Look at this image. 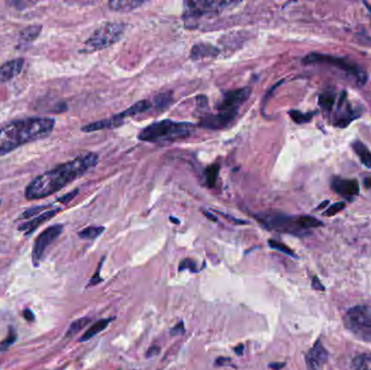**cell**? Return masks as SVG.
<instances>
[{
    "label": "cell",
    "mask_w": 371,
    "mask_h": 370,
    "mask_svg": "<svg viewBox=\"0 0 371 370\" xmlns=\"http://www.w3.org/2000/svg\"><path fill=\"white\" fill-rule=\"evenodd\" d=\"M113 320H114V317L107 318V319H101V320L96 321L95 324L88 328L85 334H84L81 336V338H79L78 341L79 342H85V341H88V340L92 339L93 336H96L97 335H99L100 332H102L103 330L106 329L110 322L113 321Z\"/></svg>",
    "instance_id": "ffe728a7"
},
{
    "label": "cell",
    "mask_w": 371,
    "mask_h": 370,
    "mask_svg": "<svg viewBox=\"0 0 371 370\" xmlns=\"http://www.w3.org/2000/svg\"><path fill=\"white\" fill-rule=\"evenodd\" d=\"M328 360V352L320 341H317L305 356L307 370H321Z\"/></svg>",
    "instance_id": "4fadbf2b"
},
{
    "label": "cell",
    "mask_w": 371,
    "mask_h": 370,
    "mask_svg": "<svg viewBox=\"0 0 371 370\" xmlns=\"http://www.w3.org/2000/svg\"><path fill=\"white\" fill-rule=\"evenodd\" d=\"M332 189L336 194L344 196L347 199H353L359 194L358 182L354 179H342V178H335L332 181Z\"/></svg>",
    "instance_id": "2e32d148"
},
{
    "label": "cell",
    "mask_w": 371,
    "mask_h": 370,
    "mask_svg": "<svg viewBox=\"0 0 371 370\" xmlns=\"http://www.w3.org/2000/svg\"><path fill=\"white\" fill-rule=\"evenodd\" d=\"M237 111H219L217 114H210L201 120L199 126L206 129H224L236 120Z\"/></svg>",
    "instance_id": "7c38bea8"
},
{
    "label": "cell",
    "mask_w": 371,
    "mask_h": 370,
    "mask_svg": "<svg viewBox=\"0 0 371 370\" xmlns=\"http://www.w3.org/2000/svg\"><path fill=\"white\" fill-rule=\"evenodd\" d=\"M1 203H2V200H1V199H0V205H1Z\"/></svg>",
    "instance_id": "f6af8a7d"
},
{
    "label": "cell",
    "mask_w": 371,
    "mask_h": 370,
    "mask_svg": "<svg viewBox=\"0 0 371 370\" xmlns=\"http://www.w3.org/2000/svg\"><path fill=\"white\" fill-rule=\"evenodd\" d=\"M236 2L228 1H188L185 3L184 20L186 25H194L196 20L208 13L220 11L225 7H229Z\"/></svg>",
    "instance_id": "ba28073f"
},
{
    "label": "cell",
    "mask_w": 371,
    "mask_h": 370,
    "mask_svg": "<svg viewBox=\"0 0 371 370\" xmlns=\"http://www.w3.org/2000/svg\"><path fill=\"white\" fill-rule=\"evenodd\" d=\"M17 339V334L15 332V330L12 329V328H10V330H9V335L7 336L6 340H3L1 342V344H0V351H4L7 350L9 346L12 345L13 343H15V341Z\"/></svg>",
    "instance_id": "1f68e13d"
},
{
    "label": "cell",
    "mask_w": 371,
    "mask_h": 370,
    "mask_svg": "<svg viewBox=\"0 0 371 370\" xmlns=\"http://www.w3.org/2000/svg\"><path fill=\"white\" fill-rule=\"evenodd\" d=\"M366 6H367V8H368V11H369V13H370V15H371V6H369L368 3H366Z\"/></svg>",
    "instance_id": "ee69618b"
},
{
    "label": "cell",
    "mask_w": 371,
    "mask_h": 370,
    "mask_svg": "<svg viewBox=\"0 0 371 370\" xmlns=\"http://www.w3.org/2000/svg\"><path fill=\"white\" fill-rule=\"evenodd\" d=\"M125 25L119 22H107L98 27L85 41L82 53H95L116 44L124 34Z\"/></svg>",
    "instance_id": "277c9868"
},
{
    "label": "cell",
    "mask_w": 371,
    "mask_h": 370,
    "mask_svg": "<svg viewBox=\"0 0 371 370\" xmlns=\"http://www.w3.org/2000/svg\"><path fill=\"white\" fill-rule=\"evenodd\" d=\"M219 54V50L215 46L210 44H196L190 51V58L192 60H201L208 58H216Z\"/></svg>",
    "instance_id": "e0dca14e"
},
{
    "label": "cell",
    "mask_w": 371,
    "mask_h": 370,
    "mask_svg": "<svg viewBox=\"0 0 371 370\" xmlns=\"http://www.w3.org/2000/svg\"><path fill=\"white\" fill-rule=\"evenodd\" d=\"M170 219H171V221H172L174 224H179V221H178V219H175L174 217H171Z\"/></svg>",
    "instance_id": "7bdbcfd3"
},
{
    "label": "cell",
    "mask_w": 371,
    "mask_h": 370,
    "mask_svg": "<svg viewBox=\"0 0 371 370\" xmlns=\"http://www.w3.org/2000/svg\"><path fill=\"white\" fill-rule=\"evenodd\" d=\"M231 364V359L228 357H218L215 360L216 366H227V365Z\"/></svg>",
    "instance_id": "8d00e7d4"
},
{
    "label": "cell",
    "mask_w": 371,
    "mask_h": 370,
    "mask_svg": "<svg viewBox=\"0 0 371 370\" xmlns=\"http://www.w3.org/2000/svg\"><path fill=\"white\" fill-rule=\"evenodd\" d=\"M172 100H173L172 92L159 93V95L156 97V99H154L152 106L156 107L157 111H163L172 104Z\"/></svg>",
    "instance_id": "d4e9b609"
},
{
    "label": "cell",
    "mask_w": 371,
    "mask_h": 370,
    "mask_svg": "<svg viewBox=\"0 0 371 370\" xmlns=\"http://www.w3.org/2000/svg\"><path fill=\"white\" fill-rule=\"evenodd\" d=\"M344 208H345V203L344 202L336 203V204L331 205L330 208H328V210L325 212V215H327V216H332V215H335L337 212H340V211H342Z\"/></svg>",
    "instance_id": "d6a6232c"
},
{
    "label": "cell",
    "mask_w": 371,
    "mask_h": 370,
    "mask_svg": "<svg viewBox=\"0 0 371 370\" xmlns=\"http://www.w3.org/2000/svg\"><path fill=\"white\" fill-rule=\"evenodd\" d=\"M189 270L191 273H196L198 269H196V264L195 262L192 259H185L182 260L179 263V267H178V270L182 271V270Z\"/></svg>",
    "instance_id": "f546056e"
},
{
    "label": "cell",
    "mask_w": 371,
    "mask_h": 370,
    "mask_svg": "<svg viewBox=\"0 0 371 370\" xmlns=\"http://www.w3.org/2000/svg\"><path fill=\"white\" fill-rule=\"evenodd\" d=\"M103 231H105V227L102 226H89L79 231L78 237L84 240H95Z\"/></svg>",
    "instance_id": "603a6c76"
},
{
    "label": "cell",
    "mask_w": 371,
    "mask_h": 370,
    "mask_svg": "<svg viewBox=\"0 0 371 370\" xmlns=\"http://www.w3.org/2000/svg\"><path fill=\"white\" fill-rule=\"evenodd\" d=\"M353 150L357 156H358L360 162L363 163L366 167L371 168V152L369 151V149L366 147L364 143H361L357 140V141L353 143Z\"/></svg>",
    "instance_id": "44dd1931"
},
{
    "label": "cell",
    "mask_w": 371,
    "mask_h": 370,
    "mask_svg": "<svg viewBox=\"0 0 371 370\" xmlns=\"http://www.w3.org/2000/svg\"><path fill=\"white\" fill-rule=\"evenodd\" d=\"M289 114L292 120L298 124H303V123H307V122L311 121L313 118V114L309 113H302V112L299 111H290Z\"/></svg>",
    "instance_id": "f1b7e54d"
},
{
    "label": "cell",
    "mask_w": 371,
    "mask_h": 370,
    "mask_svg": "<svg viewBox=\"0 0 371 370\" xmlns=\"http://www.w3.org/2000/svg\"><path fill=\"white\" fill-rule=\"evenodd\" d=\"M41 31H43V25L41 24H32L24 27L18 34V45L27 46L34 43L38 38Z\"/></svg>",
    "instance_id": "ac0fdd59"
},
{
    "label": "cell",
    "mask_w": 371,
    "mask_h": 370,
    "mask_svg": "<svg viewBox=\"0 0 371 370\" xmlns=\"http://www.w3.org/2000/svg\"><path fill=\"white\" fill-rule=\"evenodd\" d=\"M351 370H371V355H359L352 362Z\"/></svg>",
    "instance_id": "7402d4cb"
},
{
    "label": "cell",
    "mask_w": 371,
    "mask_h": 370,
    "mask_svg": "<svg viewBox=\"0 0 371 370\" xmlns=\"http://www.w3.org/2000/svg\"><path fill=\"white\" fill-rule=\"evenodd\" d=\"M344 324L357 339L371 342V306L357 305L350 308L344 316Z\"/></svg>",
    "instance_id": "5b68a950"
},
{
    "label": "cell",
    "mask_w": 371,
    "mask_h": 370,
    "mask_svg": "<svg viewBox=\"0 0 371 370\" xmlns=\"http://www.w3.org/2000/svg\"><path fill=\"white\" fill-rule=\"evenodd\" d=\"M60 211H61L60 208H53V209L51 208L49 210H47L44 213H41L39 215H37V216L31 218L29 222L21 224L20 226H18V230L24 232L25 236H31L37 228L40 227L41 225L45 224L46 222L50 221L51 218H53L55 215L60 212Z\"/></svg>",
    "instance_id": "5bb4252c"
},
{
    "label": "cell",
    "mask_w": 371,
    "mask_h": 370,
    "mask_svg": "<svg viewBox=\"0 0 371 370\" xmlns=\"http://www.w3.org/2000/svg\"><path fill=\"white\" fill-rule=\"evenodd\" d=\"M252 89L250 87H243L240 89H234L226 92L220 100L219 104L216 106L218 111H237L239 112L240 107L246 102L251 95Z\"/></svg>",
    "instance_id": "8fae6325"
},
{
    "label": "cell",
    "mask_w": 371,
    "mask_h": 370,
    "mask_svg": "<svg viewBox=\"0 0 371 370\" xmlns=\"http://www.w3.org/2000/svg\"><path fill=\"white\" fill-rule=\"evenodd\" d=\"M159 351H161V349H159V346L153 345V346H151V348L148 349L147 353H145V357H147V358L154 357V356H157V355L159 354Z\"/></svg>",
    "instance_id": "d590c367"
},
{
    "label": "cell",
    "mask_w": 371,
    "mask_h": 370,
    "mask_svg": "<svg viewBox=\"0 0 371 370\" xmlns=\"http://www.w3.org/2000/svg\"><path fill=\"white\" fill-rule=\"evenodd\" d=\"M195 126L188 122H174L164 120L156 122L140 130L138 139L147 142L171 141L180 138H187L194 132Z\"/></svg>",
    "instance_id": "3957f363"
},
{
    "label": "cell",
    "mask_w": 371,
    "mask_h": 370,
    "mask_svg": "<svg viewBox=\"0 0 371 370\" xmlns=\"http://www.w3.org/2000/svg\"><path fill=\"white\" fill-rule=\"evenodd\" d=\"M24 68V59L18 58L8 61L0 67V85L7 82L12 81L13 78L18 76Z\"/></svg>",
    "instance_id": "9a60e30c"
},
{
    "label": "cell",
    "mask_w": 371,
    "mask_h": 370,
    "mask_svg": "<svg viewBox=\"0 0 371 370\" xmlns=\"http://www.w3.org/2000/svg\"><path fill=\"white\" fill-rule=\"evenodd\" d=\"M335 102H336V97L333 93L327 92V93H322L321 96H319V104H320V106L323 110L330 111L332 109V106H335Z\"/></svg>",
    "instance_id": "484cf974"
},
{
    "label": "cell",
    "mask_w": 371,
    "mask_h": 370,
    "mask_svg": "<svg viewBox=\"0 0 371 370\" xmlns=\"http://www.w3.org/2000/svg\"><path fill=\"white\" fill-rule=\"evenodd\" d=\"M233 351H234V353H236L237 355H239V356H241V355H243V351H244V345H243V344H239L238 346H236V348H234V349H233Z\"/></svg>",
    "instance_id": "60d3db41"
},
{
    "label": "cell",
    "mask_w": 371,
    "mask_h": 370,
    "mask_svg": "<svg viewBox=\"0 0 371 370\" xmlns=\"http://www.w3.org/2000/svg\"><path fill=\"white\" fill-rule=\"evenodd\" d=\"M285 366L284 363H272L269 364V367L274 370H280L281 368H283Z\"/></svg>",
    "instance_id": "ab89813d"
},
{
    "label": "cell",
    "mask_w": 371,
    "mask_h": 370,
    "mask_svg": "<svg viewBox=\"0 0 371 370\" xmlns=\"http://www.w3.org/2000/svg\"><path fill=\"white\" fill-rule=\"evenodd\" d=\"M98 161H99L98 154L87 152L71 161L60 164L53 170L47 171L34 178L26 186L24 191L25 198L30 201L39 200L58 193L95 168Z\"/></svg>",
    "instance_id": "6da1fadb"
},
{
    "label": "cell",
    "mask_w": 371,
    "mask_h": 370,
    "mask_svg": "<svg viewBox=\"0 0 371 370\" xmlns=\"http://www.w3.org/2000/svg\"><path fill=\"white\" fill-rule=\"evenodd\" d=\"M144 4V1H136V0H113L107 3V6L112 11L115 12H130L135 9L141 7Z\"/></svg>",
    "instance_id": "d6986e66"
},
{
    "label": "cell",
    "mask_w": 371,
    "mask_h": 370,
    "mask_svg": "<svg viewBox=\"0 0 371 370\" xmlns=\"http://www.w3.org/2000/svg\"><path fill=\"white\" fill-rule=\"evenodd\" d=\"M151 106H152V105L150 104L148 100L138 101V102H136L135 105L129 106L127 110L121 112L120 114L112 116V118H110V119L97 121V122H93V123L83 126L82 132L93 133V132H98V130H102V129H110V128L119 127V126L123 125L125 123L126 119L131 118V116L137 115L139 113H142V112L148 111Z\"/></svg>",
    "instance_id": "8992f818"
},
{
    "label": "cell",
    "mask_w": 371,
    "mask_h": 370,
    "mask_svg": "<svg viewBox=\"0 0 371 370\" xmlns=\"http://www.w3.org/2000/svg\"><path fill=\"white\" fill-rule=\"evenodd\" d=\"M218 172H219V165H217V164L211 165L208 170L205 171L206 184L209 185V187L215 186L216 179H217V176H218Z\"/></svg>",
    "instance_id": "4316f807"
},
{
    "label": "cell",
    "mask_w": 371,
    "mask_h": 370,
    "mask_svg": "<svg viewBox=\"0 0 371 370\" xmlns=\"http://www.w3.org/2000/svg\"><path fill=\"white\" fill-rule=\"evenodd\" d=\"M55 121L46 116H32L13 121L0 128V157L7 156L26 143L38 141L53 134Z\"/></svg>",
    "instance_id": "7a4b0ae2"
},
{
    "label": "cell",
    "mask_w": 371,
    "mask_h": 370,
    "mask_svg": "<svg viewBox=\"0 0 371 370\" xmlns=\"http://www.w3.org/2000/svg\"><path fill=\"white\" fill-rule=\"evenodd\" d=\"M303 62L306 63V64L322 63V64L335 65V67L342 69V71L347 72L349 74L353 75L357 81H359L361 84L365 83V81H366V74L363 70L359 69L356 64H353L351 62H346V61L343 60V59L335 58V57H331V55H327V54L311 53V54H308L307 57L304 58Z\"/></svg>",
    "instance_id": "9c48e42d"
},
{
    "label": "cell",
    "mask_w": 371,
    "mask_h": 370,
    "mask_svg": "<svg viewBox=\"0 0 371 370\" xmlns=\"http://www.w3.org/2000/svg\"><path fill=\"white\" fill-rule=\"evenodd\" d=\"M62 225H53V226L46 228L45 230L36 238L32 252V259L34 266H38L40 264V262L44 260L48 247L57 240L59 236L62 233Z\"/></svg>",
    "instance_id": "30bf717a"
},
{
    "label": "cell",
    "mask_w": 371,
    "mask_h": 370,
    "mask_svg": "<svg viewBox=\"0 0 371 370\" xmlns=\"http://www.w3.org/2000/svg\"><path fill=\"white\" fill-rule=\"evenodd\" d=\"M23 316H24V318L27 321H33L35 319L34 313H33L31 310H29V308H26V310L23 312Z\"/></svg>",
    "instance_id": "f35d334b"
},
{
    "label": "cell",
    "mask_w": 371,
    "mask_h": 370,
    "mask_svg": "<svg viewBox=\"0 0 371 370\" xmlns=\"http://www.w3.org/2000/svg\"><path fill=\"white\" fill-rule=\"evenodd\" d=\"M268 246L271 247V249L279 251L281 253H283V254H286V255L292 256V257H297L295 253L291 250L289 247H286L285 245H283V243H281L279 241H276V240H272V239H270V240H268Z\"/></svg>",
    "instance_id": "83f0119b"
},
{
    "label": "cell",
    "mask_w": 371,
    "mask_h": 370,
    "mask_svg": "<svg viewBox=\"0 0 371 370\" xmlns=\"http://www.w3.org/2000/svg\"><path fill=\"white\" fill-rule=\"evenodd\" d=\"M313 288L319 290V291H323V290H325V287H323L320 282V280H319L317 277L313 278Z\"/></svg>",
    "instance_id": "74e56055"
},
{
    "label": "cell",
    "mask_w": 371,
    "mask_h": 370,
    "mask_svg": "<svg viewBox=\"0 0 371 370\" xmlns=\"http://www.w3.org/2000/svg\"><path fill=\"white\" fill-rule=\"evenodd\" d=\"M170 332H171V335H172L173 336L185 335V334H186V329H185L184 321H179V322H178V324H177L175 327L172 328Z\"/></svg>",
    "instance_id": "836d02e7"
},
{
    "label": "cell",
    "mask_w": 371,
    "mask_h": 370,
    "mask_svg": "<svg viewBox=\"0 0 371 370\" xmlns=\"http://www.w3.org/2000/svg\"><path fill=\"white\" fill-rule=\"evenodd\" d=\"M77 194H78V189H75L74 191H72V193H70V194H67L65 195H63L62 198L57 199V202L62 203V204H67V203L70 202V201H72L75 198V196L77 195Z\"/></svg>",
    "instance_id": "e575fe53"
},
{
    "label": "cell",
    "mask_w": 371,
    "mask_h": 370,
    "mask_svg": "<svg viewBox=\"0 0 371 370\" xmlns=\"http://www.w3.org/2000/svg\"><path fill=\"white\" fill-rule=\"evenodd\" d=\"M103 262H105V257H102L101 262H100L99 265H98V267H97V270H96L95 275H93L92 277H91V279L89 280V283H88L87 287H93V285H97V284H99L100 282H103V279L101 278V276H100V271H101V268H102Z\"/></svg>",
    "instance_id": "4dcf8cb0"
},
{
    "label": "cell",
    "mask_w": 371,
    "mask_h": 370,
    "mask_svg": "<svg viewBox=\"0 0 371 370\" xmlns=\"http://www.w3.org/2000/svg\"><path fill=\"white\" fill-rule=\"evenodd\" d=\"M258 219H260L267 228L274 229V230L277 231L286 232L297 236H303L306 233V230H304L302 226H300V216L291 217L279 214H269L263 215L262 217H258Z\"/></svg>",
    "instance_id": "52a82bcc"
},
{
    "label": "cell",
    "mask_w": 371,
    "mask_h": 370,
    "mask_svg": "<svg viewBox=\"0 0 371 370\" xmlns=\"http://www.w3.org/2000/svg\"><path fill=\"white\" fill-rule=\"evenodd\" d=\"M90 321H91V318L89 317H82L79 318V319L73 321L67 332V338H71V336L78 334L79 331L84 329L86 326H88V324H90Z\"/></svg>",
    "instance_id": "cb8c5ba5"
},
{
    "label": "cell",
    "mask_w": 371,
    "mask_h": 370,
    "mask_svg": "<svg viewBox=\"0 0 371 370\" xmlns=\"http://www.w3.org/2000/svg\"><path fill=\"white\" fill-rule=\"evenodd\" d=\"M203 213H204V215H205L206 217H208L209 219H211V221H213V222H217V218H216V217L214 216V215H212V214L209 213V212H206V211H203Z\"/></svg>",
    "instance_id": "b9f144b4"
}]
</instances>
